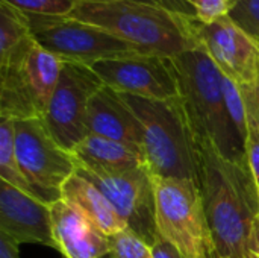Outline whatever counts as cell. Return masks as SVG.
<instances>
[{
  "mask_svg": "<svg viewBox=\"0 0 259 258\" xmlns=\"http://www.w3.org/2000/svg\"><path fill=\"white\" fill-rule=\"evenodd\" d=\"M196 134V132H194ZM199 187L215 249L234 258L259 251V196L246 158L232 161L197 135Z\"/></svg>",
  "mask_w": 259,
  "mask_h": 258,
  "instance_id": "6da1fadb",
  "label": "cell"
},
{
  "mask_svg": "<svg viewBox=\"0 0 259 258\" xmlns=\"http://www.w3.org/2000/svg\"><path fill=\"white\" fill-rule=\"evenodd\" d=\"M70 17L99 26L144 55L173 58L196 49L190 20L162 6L127 0H79Z\"/></svg>",
  "mask_w": 259,
  "mask_h": 258,
  "instance_id": "7a4b0ae2",
  "label": "cell"
},
{
  "mask_svg": "<svg viewBox=\"0 0 259 258\" xmlns=\"http://www.w3.org/2000/svg\"><path fill=\"white\" fill-rule=\"evenodd\" d=\"M143 128V154L152 175L190 179L199 186V148L181 97L153 100L120 93Z\"/></svg>",
  "mask_w": 259,
  "mask_h": 258,
  "instance_id": "3957f363",
  "label": "cell"
},
{
  "mask_svg": "<svg viewBox=\"0 0 259 258\" xmlns=\"http://www.w3.org/2000/svg\"><path fill=\"white\" fill-rule=\"evenodd\" d=\"M170 61L194 132L209 138L228 160H244V143L231 122L225 99V75L219 65L200 47L182 52Z\"/></svg>",
  "mask_w": 259,
  "mask_h": 258,
  "instance_id": "277c9868",
  "label": "cell"
},
{
  "mask_svg": "<svg viewBox=\"0 0 259 258\" xmlns=\"http://www.w3.org/2000/svg\"><path fill=\"white\" fill-rule=\"evenodd\" d=\"M64 61L33 36L0 62V119L44 117L58 87Z\"/></svg>",
  "mask_w": 259,
  "mask_h": 258,
  "instance_id": "5b68a950",
  "label": "cell"
},
{
  "mask_svg": "<svg viewBox=\"0 0 259 258\" xmlns=\"http://www.w3.org/2000/svg\"><path fill=\"white\" fill-rule=\"evenodd\" d=\"M159 237L185 258H208L215 248L200 187L181 178L152 175Z\"/></svg>",
  "mask_w": 259,
  "mask_h": 258,
  "instance_id": "8992f818",
  "label": "cell"
},
{
  "mask_svg": "<svg viewBox=\"0 0 259 258\" xmlns=\"http://www.w3.org/2000/svg\"><path fill=\"white\" fill-rule=\"evenodd\" d=\"M26 17L33 40L62 61L91 67L103 59L140 53L137 47L111 32L70 15L26 14Z\"/></svg>",
  "mask_w": 259,
  "mask_h": 258,
  "instance_id": "52a82bcc",
  "label": "cell"
},
{
  "mask_svg": "<svg viewBox=\"0 0 259 258\" xmlns=\"http://www.w3.org/2000/svg\"><path fill=\"white\" fill-rule=\"evenodd\" d=\"M14 126L21 172L36 189L61 199V189L77 170L74 155L58 144L42 117L14 120Z\"/></svg>",
  "mask_w": 259,
  "mask_h": 258,
  "instance_id": "ba28073f",
  "label": "cell"
},
{
  "mask_svg": "<svg viewBox=\"0 0 259 258\" xmlns=\"http://www.w3.org/2000/svg\"><path fill=\"white\" fill-rule=\"evenodd\" d=\"M105 87L97 73L85 64L64 61L58 87L42 120L61 148L71 152L85 137V114L91 97Z\"/></svg>",
  "mask_w": 259,
  "mask_h": 258,
  "instance_id": "9c48e42d",
  "label": "cell"
},
{
  "mask_svg": "<svg viewBox=\"0 0 259 258\" xmlns=\"http://www.w3.org/2000/svg\"><path fill=\"white\" fill-rule=\"evenodd\" d=\"M191 35L197 47L203 49L219 68L241 88L259 84V40L241 29L231 17L211 23L190 20Z\"/></svg>",
  "mask_w": 259,
  "mask_h": 258,
  "instance_id": "30bf717a",
  "label": "cell"
},
{
  "mask_svg": "<svg viewBox=\"0 0 259 258\" xmlns=\"http://www.w3.org/2000/svg\"><path fill=\"white\" fill-rule=\"evenodd\" d=\"M76 173L94 184L109 199L135 236L150 246L159 240L152 173L146 166L118 175H96L82 167H77Z\"/></svg>",
  "mask_w": 259,
  "mask_h": 258,
  "instance_id": "8fae6325",
  "label": "cell"
},
{
  "mask_svg": "<svg viewBox=\"0 0 259 258\" xmlns=\"http://www.w3.org/2000/svg\"><path fill=\"white\" fill-rule=\"evenodd\" d=\"M91 68L106 87L118 93L153 100L181 97L178 78L170 58L134 53L99 61Z\"/></svg>",
  "mask_w": 259,
  "mask_h": 258,
  "instance_id": "7c38bea8",
  "label": "cell"
},
{
  "mask_svg": "<svg viewBox=\"0 0 259 258\" xmlns=\"http://www.w3.org/2000/svg\"><path fill=\"white\" fill-rule=\"evenodd\" d=\"M0 233L18 245L35 243L58 251L50 205L29 196L17 187L0 179Z\"/></svg>",
  "mask_w": 259,
  "mask_h": 258,
  "instance_id": "4fadbf2b",
  "label": "cell"
},
{
  "mask_svg": "<svg viewBox=\"0 0 259 258\" xmlns=\"http://www.w3.org/2000/svg\"><path fill=\"white\" fill-rule=\"evenodd\" d=\"M50 211L53 237L64 258H102L112 252L111 239L74 205L58 199Z\"/></svg>",
  "mask_w": 259,
  "mask_h": 258,
  "instance_id": "5bb4252c",
  "label": "cell"
},
{
  "mask_svg": "<svg viewBox=\"0 0 259 258\" xmlns=\"http://www.w3.org/2000/svg\"><path fill=\"white\" fill-rule=\"evenodd\" d=\"M85 126L88 134L126 143L143 151V128L138 117L123 100L121 94L106 85L91 97L85 114Z\"/></svg>",
  "mask_w": 259,
  "mask_h": 258,
  "instance_id": "9a60e30c",
  "label": "cell"
},
{
  "mask_svg": "<svg viewBox=\"0 0 259 258\" xmlns=\"http://www.w3.org/2000/svg\"><path fill=\"white\" fill-rule=\"evenodd\" d=\"M77 167H82L96 175H118L141 166H146L143 151L90 134L73 151Z\"/></svg>",
  "mask_w": 259,
  "mask_h": 258,
  "instance_id": "2e32d148",
  "label": "cell"
},
{
  "mask_svg": "<svg viewBox=\"0 0 259 258\" xmlns=\"http://www.w3.org/2000/svg\"><path fill=\"white\" fill-rule=\"evenodd\" d=\"M61 199L80 210L109 239L129 230L109 199L94 184L77 173L61 189Z\"/></svg>",
  "mask_w": 259,
  "mask_h": 258,
  "instance_id": "e0dca14e",
  "label": "cell"
},
{
  "mask_svg": "<svg viewBox=\"0 0 259 258\" xmlns=\"http://www.w3.org/2000/svg\"><path fill=\"white\" fill-rule=\"evenodd\" d=\"M0 179L27 193L29 196L52 205L58 199L36 189L21 172L15 155V126L11 119H0Z\"/></svg>",
  "mask_w": 259,
  "mask_h": 258,
  "instance_id": "ac0fdd59",
  "label": "cell"
},
{
  "mask_svg": "<svg viewBox=\"0 0 259 258\" xmlns=\"http://www.w3.org/2000/svg\"><path fill=\"white\" fill-rule=\"evenodd\" d=\"M30 36L32 33L26 14L0 2V62H5Z\"/></svg>",
  "mask_w": 259,
  "mask_h": 258,
  "instance_id": "d6986e66",
  "label": "cell"
},
{
  "mask_svg": "<svg viewBox=\"0 0 259 258\" xmlns=\"http://www.w3.org/2000/svg\"><path fill=\"white\" fill-rule=\"evenodd\" d=\"M247 103V135L244 140V154L247 167L253 178L259 196V106L243 91Z\"/></svg>",
  "mask_w": 259,
  "mask_h": 258,
  "instance_id": "ffe728a7",
  "label": "cell"
},
{
  "mask_svg": "<svg viewBox=\"0 0 259 258\" xmlns=\"http://www.w3.org/2000/svg\"><path fill=\"white\" fill-rule=\"evenodd\" d=\"M223 87H225V99H226V106L231 122L244 143L247 135V103L243 90L237 82H234L226 75H225Z\"/></svg>",
  "mask_w": 259,
  "mask_h": 258,
  "instance_id": "44dd1931",
  "label": "cell"
},
{
  "mask_svg": "<svg viewBox=\"0 0 259 258\" xmlns=\"http://www.w3.org/2000/svg\"><path fill=\"white\" fill-rule=\"evenodd\" d=\"M26 14L36 15H70L79 0H0Z\"/></svg>",
  "mask_w": 259,
  "mask_h": 258,
  "instance_id": "7402d4cb",
  "label": "cell"
},
{
  "mask_svg": "<svg viewBox=\"0 0 259 258\" xmlns=\"http://www.w3.org/2000/svg\"><path fill=\"white\" fill-rule=\"evenodd\" d=\"M111 248L117 258H155L152 246L135 236L131 230L111 237Z\"/></svg>",
  "mask_w": 259,
  "mask_h": 258,
  "instance_id": "603a6c76",
  "label": "cell"
},
{
  "mask_svg": "<svg viewBox=\"0 0 259 258\" xmlns=\"http://www.w3.org/2000/svg\"><path fill=\"white\" fill-rule=\"evenodd\" d=\"M229 17L249 35L259 40V0H235Z\"/></svg>",
  "mask_w": 259,
  "mask_h": 258,
  "instance_id": "cb8c5ba5",
  "label": "cell"
},
{
  "mask_svg": "<svg viewBox=\"0 0 259 258\" xmlns=\"http://www.w3.org/2000/svg\"><path fill=\"white\" fill-rule=\"evenodd\" d=\"M185 2L193 6L197 20L203 23H211L222 17H228L235 5V0H185Z\"/></svg>",
  "mask_w": 259,
  "mask_h": 258,
  "instance_id": "d4e9b609",
  "label": "cell"
},
{
  "mask_svg": "<svg viewBox=\"0 0 259 258\" xmlns=\"http://www.w3.org/2000/svg\"><path fill=\"white\" fill-rule=\"evenodd\" d=\"M152 252H153L155 258H185L175 246H171L168 242L162 240L161 237L152 246Z\"/></svg>",
  "mask_w": 259,
  "mask_h": 258,
  "instance_id": "484cf974",
  "label": "cell"
},
{
  "mask_svg": "<svg viewBox=\"0 0 259 258\" xmlns=\"http://www.w3.org/2000/svg\"><path fill=\"white\" fill-rule=\"evenodd\" d=\"M162 6L175 14H179V15H185V17H193V18H197L196 17V11L193 9L191 5H188L185 0H161Z\"/></svg>",
  "mask_w": 259,
  "mask_h": 258,
  "instance_id": "4316f807",
  "label": "cell"
},
{
  "mask_svg": "<svg viewBox=\"0 0 259 258\" xmlns=\"http://www.w3.org/2000/svg\"><path fill=\"white\" fill-rule=\"evenodd\" d=\"M18 243L9 236L0 233V258H20Z\"/></svg>",
  "mask_w": 259,
  "mask_h": 258,
  "instance_id": "83f0119b",
  "label": "cell"
},
{
  "mask_svg": "<svg viewBox=\"0 0 259 258\" xmlns=\"http://www.w3.org/2000/svg\"><path fill=\"white\" fill-rule=\"evenodd\" d=\"M127 2H135V3H146V5H155V6H162L161 0H127ZM164 8V6H162Z\"/></svg>",
  "mask_w": 259,
  "mask_h": 258,
  "instance_id": "f1b7e54d",
  "label": "cell"
},
{
  "mask_svg": "<svg viewBox=\"0 0 259 258\" xmlns=\"http://www.w3.org/2000/svg\"><path fill=\"white\" fill-rule=\"evenodd\" d=\"M243 90H246V91H249L252 96H253V99L256 100V103L259 105V84L255 87V88H243Z\"/></svg>",
  "mask_w": 259,
  "mask_h": 258,
  "instance_id": "f546056e",
  "label": "cell"
},
{
  "mask_svg": "<svg viewBox=\"0 0 259 258\" xmlns=\"http://www.w3.org/2000/svg\"><path fill=\"white\" fill-rule=\"evenodd\" d=\"M208 258H234V257H231V255H225V254H222V252H219L215 248L209 252V257Z\"/></svg>",
  "mask_w": 259,
  "mask_h": 258,
  "instance_id": "4dcf8cb0",
  "label": "cell"
},
{
  "mask_svg": "<svg viewBox=\"0 0 259 258\" xmlns=\"http://www.w3.org/2000/svg\"><path fill=\"white\" fill-rule=\"evenodd\" d=\"M247 258H259V255L256 254V252H250V254H249V257H247Z\"/></svg>",
  "mask_w": 259,
  "mask_h": 258,
  "instance_id": "1f68e13d",
  "label": "cell"
},
{
  "mask_svg": "<svg viewBox=\"0 0 259 258\" xmlns=\"http://www.w3.org/2000/svg\"><path fill=\"white\" fill-rule=\"evenodd\" d=\"M102 258H117V257H115V255H114L112 252H109V254H106L105 257H102Z\"/></svg>",
  "mask_w": 259,
  "mask_h": 258,
  "instance_id": "d6a6232c",
  "label": "cell"
},
{
  "mask_svg": "<svg viewBox=\"0 0 259 258\" xmlns=\"http://www.w3.org/2000/svg\"><path fill=\"white\" fill-rule=\"evenodd\" d=\"M256 254H258V255H259V251H258V252H256Z\"/></svg>",
  "mask_w": 259,
  "mask_h": 258,
  "instance_id": "836d02e7",
  "label": "cell"
}]
</instances>
